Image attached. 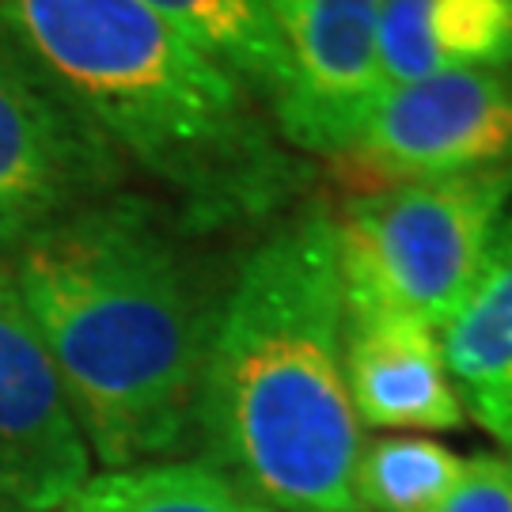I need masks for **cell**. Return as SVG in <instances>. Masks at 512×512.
<instances>
[{
	"instance_id": "obj_1",
	"label": "cell",
	"mask_w": 512,
	"mask_h": 512,
	"mask_svg": "<svg viewBox=\"0 0 512 512\" xmlns=\"http://www.w3.org/2000/svg\"><path fill=\"white\" fill-rule=\"evenodd\" d=\"M8 270L107 471L186 444L220 304L156 205L84 202L27 239Z\"/></svg>"
},
{
	"instance_id": "obj_2",
	"label": "cell",
	"mask_w": 512,
	"mask_h": 512,
	"mask_svg": "<svg viewBox=\"0 0 512 512\" xmlns=\"http://www.w3.org/2000/svg\"><path fill=\"white\" fill-rule=\"evenodd\" d=\"M334 217L277 224L220 300L198 399L209 463L270 512H357Z\"/></svg>"
},
{
	"instance_id": "obj_3",
	"label": "cell",
	"mask_w": 512,
	"mask_h": 512,
	"mask_svg": "<svg viewBox=\"0 0 512 512\" xmlns=\"http://www.w3.org/2000/svg\"><path fill=\"white\" fill-rule=\"evenodd\" d=\"M0 16L122 160L152 175L190 232L266 217L304 167L258 95L141 0H0Z\"/></svg>"
},
{
	"instance_id": "obj_4",
	"label": "cell",
	"mask_w": 512,
	"mask_h": 512,
	"mask_svg": "<svg viewBox=\"0 0 512 512\" xmlns=\"http://www.w3.org/2000/svg\"><path fill=\"white\" fill-rule=\"evenodd\" d=\"M512 213V164L406 179L342 209L338 266L349 311H395L440 330Z\"/></svg>"
},
{
	"instance_id": "obj_5",
	"label": "cell",
	"mask_w": 512,
	"mask_h": 512,
	"mask_svg": "<svg viewBox=\"0 0 512 512\" xmlns=\"http://www.w3.org/2000/svg\"><path fill=\"white\" fill-rule=\"evenodd\" d=\"M122 156L0 16V262L65 213L110 194Z\"/></svg>"
},
{
	"instance_id": "obj_6",
	"label": "cell",
	"mask_w": 512,
	"mask_h": 512,
	"mask_svg": "<svg viewBox=\"0 0 512 512\" xmlns=\"http://www.w3.org/2000/svg\"><path fill=\"white\" fill-rule=\"evenodd\" d=\"M289 57V92L274 107L285 145L319 156L353 148L384 92L376 27L380 0H266Z\"/></svg>"
},
{
	"instance_id": "obj_7",
	"label": "cell",
	"mask_w": 512,
	"mask_h": 512,
	"mask_svg": "<svg viewBox=\"0 0 512 512\" xmlns=\"http://www.w3.org/2000/svg\"><path fill=\"white\" fill-rule=\"evenodd\" d=\"M92 478V448L46 342L0 262V501L57 512Z\"/></svg>"
},
{
	"instance_id": "obj_8",
	"label": "cell",
	"mask_w": 512,
	"mask_h": 512,
	"mask_svg": "<svg viewBox=\"0 0 512 512\" xmlns=\"http://www.w3.org/2000/svg\"><path fill=\"white\" fill-rule=\"evenodd\" d=\"M349 156L406 179L512 164V76L440 73L384 88Z\"/></svg>"
},
{
	"instance_id": "obj_9",
	"label": "cell",
	"mask_w": 512,
	"mask_h": 512,
	"mask_svg": "<svg viewBox=\"0 0 512 512\" xmlns=\"http://www.w3.org/2000/svg\"><path fill=\"white\" fill-rule=\"evenodd\" d=\"M349 403L372 429H456L463 406L440 353V338L410 315L349 311L342 330Z\"/></svg>"
},
{
	"instance_id": "obj_10",
	"label": "cell",
	"mask_w": 512,
	"mask_h": 512,
	"mask_svg": "<svg viewBox=\"0 0 512 512\" xmlns=\"http://www.w3.org/2000/svg\"><path fill=\"white\" fill-rule=\"evenodd\" d=\"M376 54L384 88L512 69V0H380Z\"/></svg>"
},
{
	"instance_id": "obj_11",
	"label": "cell",
	"mask_w": 512,
	"mask_h": 512,
	"mask_svg": "<svg viewBox=\"0 0 512 512\" xmlns=\"http://www.w3.org/2000/svg\"><path fill=\"white\" fill-rule=\"evenodd\" d=\"M440 353L459 406L512 456V213L467 296L440 327Z\"/></svg>"
},
{
	"instance_id": "obj_12",
	"label": "cell",
	"mask_w": 512,
	"mask_h": 512,
	"mask_svg": "<svg viewBox=\"0 0 512 512\" xmlns=\"http://www.w3.org/2000/svg\"><path fill=\"white\" fill-rule=\"evenodd\" d=\"M194 46L217 57L251 92L277 107L289 92V57L266 0H141Z\"/></svg>"
},
{
	"instance_id": "obj_13",
	"label": "cell",
	"mask_w": 512,
	"mask_h": 512,
	"mask_svg": "<svg viewBox=\"0 0 512 512\" xmlns=\"http://www.w3.org/2000/svg\"><path fill=\"white\" fill-rule=\"evenodd\" d=\"M57 512H270L202 459L133 463L88 478Z\"/></svg>"
},
{
	"instance_id": "obj_14",
	"label": "cell",
	"mask_w": 512,
	"mask_h": 512,
	"mask_svg": "<svg viewBox=\"0 0 512 512\" xmlns=\"http://www.w3.org/2000/svg\"><path fill=\"white\" fill-rule=\"evenodd\" d=\"M467 471V459L425 437H384L361 448L357 459V509L433 512Z\"/></svg>"
},
{
	"instance_id": "obj_15",
	"label": "cell",
	"mask_w": 512,
	"mask_h": 512,
	"mask_svg": "<svg viewBox=\"0 0 512 512\" xmlns=\"http://www.w3.org/2000/svg\"><path fill=\"white\" fill-rule=\"evenodd\" d=\"M433 512H512V456H475Z\"/></svg>"
}]
</instances>
